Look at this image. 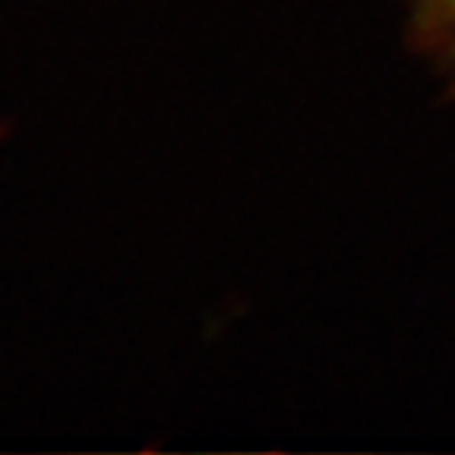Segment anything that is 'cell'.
<instances>
[{
  "label": "cell",
  "instance_id": "obj_1",
  "mask_svg": "<svg viewBox=\"0 0 455 455\" xmlns=\"http://www.w3.org/2000/svg\"><path fill=\"white\" fill-rule=\"evenodd\" d=\"M414 28L436 60L455 76V0H418Z\"/></svg>",
  "mask_w": 455,
  "mask_h": 455
}]
</instances>
